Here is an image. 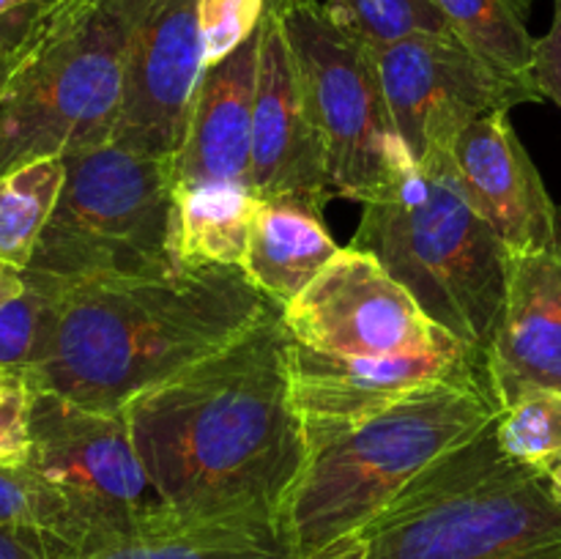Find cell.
Masks as SVG:
<instances>
[{"instance_id": "cell-1", "label": "cell", "mask_w": 561, "mask_h": 559, "mask_svg": "<svg viewBox=\"0 0 561 559\" xmlns=\"http://www.w3.org/2000/svg\"><path fill=\"white\" fill-rule=\"evenodd\" d=\"M131 444L179 524H283L307 460L294 338L274 305L217 354L137 395Z\"/></svg>"}, {"instance_id": "cell-2", "label": "cell", "mask_w": 561, "mask_h": 559, "mask_svg": "<svg viewBox=\"0 0 561 559\" xmlns=\"http://www.w3.org/2000/svg\"><path fill=\"white\" fill-rule=\"evenodd\" d=\"M272 307L239 266L60 285L31 376L44 392L118 414L146 389L222 351Z\"/></svg>"}, {"instance_id": "cell-3", "label": "cell", "mask_w": 561, "mask_h": 559, "mask_svg": "<svg viewBox=\"0 0 561 559\" xmlns=\"http://www.w3.org/2000/svg\"><path fill=\"white\" fill-rule=\"evenodd\" d=\"M351 247L376 258L436 327L488 354L507 305L510 252L466 197L449 148L409 162L362 203Z\"/></svg>"}, {"instance_id": "cell-4", "label": "cell", "mask_w": 561, "mask_h": 559, "mask_svg": "<svg viewBox=\"0 0 561 559\" xmlns=\"http://www.w3.org/2000/svg\"><path fill=\"white\" fill-rule=\"evenodd\" d=\"M488 381H458L414 395L376 417L307 436V460L283 510L299 559L354 537L422 471L493 425Z\"/></svg>"}, {"instance_id": "cell-5", "label": "cell", "mask_w": 561, "mask_h": 559, "mask_svg": "<svg viewBox=\"0 0 561 559\" xmlns=\"http://www.w3.org/2000/svg\"><path fill=\"white\" fill-rule=\"evenodd\" d=\"M496 425V422H493ZM488 425L359 532L365 559H561V499Z\"/></svg>"}, {"instance_id": "cell-6", "label": "cell", "mask_w": 561, "mask_h": 559, "mask_svg": "<svg viewBox=\"0 0 561 559\" xmlns=\"http://www.w3.org/2000/svg\"><path fill=\"white\" fill-rule=\"evenodd\" d=\"M164 3L49 0L0 102V175L110 142L135 38Z\"/></svg>"}, {"instance_id": "cell-7", "label": "cell", "mask_w": 561, "mask_h": 559, "mask_svg": "<svg viewBox=\"0 0 561 559\" xmlns=\"http://www.w3.org/2000/svg\"><path fill=\"white\" fill-rule=\"evenodd\" d=\"M58 206L27 269L60 285L170 277L175 258L173 159L104 142L66 153Z\"/></svg>"}, {"instance_id": "cell-8", "label": "cell", "mask_w": 561, "mask_h": 559, "mask_svg": "<svg viewBox=\"0 0 561 559\" xmlns=\"http://www.w3.org/2000/svg\"><path fill=\"white\" fill-rule=\"evenodd\" d=\"M283 20L312 121L327 148L332 195L370 201L414 159L389 115L376 55L334 25L323 0H268Z\"/></svg>"}, {"instance_id": "cell-9", "label": "cell", "mask_w": 561, "mask_h": 559, "mask_svg": "<svg viewBox=\"0 0 561 559\" xmlns=\"http://www.w3.org/2000/svg\"><path fill=\"white\" fill-rule=\"evenodd\" d=\"M31 466L69 510L77 554L179 524L153 488L124 411L85 409L38 389Z\"/></svg>"}, {"instance_id": "cell-10", "label": "cell", "mask_w": 561, "mask_h": 559, "mask_svg": "<svg viewBox=\"0 0 561 559\" xmlns=\"http://www.w3.org/2000/svg\"><path fill=\"white\" fill-rule=\"evenodd\" d=\"M373 55L392 124L414 162L453 148L482 115L542 102L531 82L493 69L455 33L411 36Z\"/></svg>"}, {"instance_id": "cell-11", "label": "cell", "mask_w": 561, "mask_h": 559, "mask_svg": "<svg viewBox=\"0 0 561 559\" xmlns=\"http://www.w3.org/2000/svg\"><path fill=\"white\" fill-rule=\"evenodd\" d=\"M279 312L296 345L332 360L427 354L458 340L436 327L376 258L356 247L340 250Z\"/></svg>"}, {"instance_id": "cell-12", "label": "cell", "mask_w": 561, "mask_h": 559, "mask_svg": "<svg viewBox=\"0 0 561 559\" xmlns=\"http://www.w3.org/2000/svg\"><path fill=\"white\" fill-rule=\"evenodd\" d=\"M458 381H488L485 356L460 340L427 354L383 360H332L294 343V392L307 436L354 425Z\"/></svg>"}, {"instance_id": "cell-13", "label": "cell", "mask_w": 561, "mask_h": 559, "mask_svg": "<svg viewBox=\"0 0 561 559\" xmlns=\"http://www.w3.org/2000/svg\"><path fill=\"white\" fill-rule=\"evenodd\" d=\"M250 190L261 201H296L323 208L332 197L327 148L312 121L283 20L268 3L261 22Z\"/></svg>"}, {"instance_id": "cell-14", "label": "cell", "mask_w": 561, "mask_h": 559, "mask_svg": "<svg viewBox=\"0 0 561 559\" xmlns=\"http://www.w3.org/2000/svg\"><path fill=\"white\" fill-rule=\"evenodd\" d=\"M203 69L197 0H168L135 38L110 142L146 157L173 159L190 126Z\"/></svg>"}, {"instance_id": "cell-15", "label": "cell", "mask_w": 561, "mask_h": 559, "mask_svg": "<svg viewBox=\"0 0 561 559\" xmlns=\"http://www.w3.org/2000/svg\"><path fill=\"white\" fill-rule=\"evenodd\" d=\"M466 197L510 258L561 244V206L551 197L510 113H488L466 126L449 148Z\"/></svg>"}, {"instance_id": "cell-16", "label": "cell", "mask_w": 561, "mask_h": 559, "mask_svg": "<svg viewBox=\"0 0 561 559\" xmlns=\"http://www.w3.org/2000/svg\"><path fill=\"white\" fill-rule=\"evenodd\" d=\"M499 411L531 389H561V244L510 258V288L485 354Z\"/></svg>"}, {"instance_id": "cell-17", "label": "cell", "mask_w": 561, "mask_h": 559, "mask_svg": "<svg viewBox=\"0 0 561 559\" xmlns=\"http://www.w3.org/2000/svg\"><path fill=\"white\" fill-rule=\"evenodd\" d=\"M261 31L236 53L203 69L184 142L173 157L175 184L250 186Z\"/></svg>"}, {"instance_id": "cell-18", "label": "cell", "mask_w": 561, "mask_h": 559, "mask_svg": "<svg viewBox=\"0 0 561 559\" xmlns=\"http://www.w3.org/2000/svg\"><path fill=\"white\" fill-rule=\"evenodd\" d=\"M340 250L343 247L334 244L321 223V208L296 201H257L241 272L268 301L285 307Z\"/></svg>"}, {"instance_id": "cell-19", "label": "cell", "mask_w": 561, "mask_h": 559, "mask_svg": "<svg viewBox=\"0 0 561 559\" xmlns=\"http://www.w3.org/2000/svg\"><path fill=\"white\" fill-rule=\"evenodd\" d=\"M261 197L244 184H175V258L184 272L239 266Z\"/></svg>"}, {"instance_id": "cell-20", "label": "cell", "mask_w": 561, "mask_h": 559, "mask_svg": "<svg viewBox=\"0 0 561 559\" xmlns=\"http://www.w3.org/2000/svg\"><path fill=\"white\" fill-rule=\"evenodd\" d=\"M71 559H299L283 524H170Z\"/></svg>"}, {"instance_id": "cell-21", "label": "cell", "mask_w": 561, "mask_h": 559, "mask_svg": "<svg viewBox=\"0 0 561 559\" xmlns=\"http://www.w3.org/2000/svg\"><path fill=\"white\" fill-rule=\"evenodd\" d=\"M455 36L482 60L513 80L531 82L535 42L529 31V0H433ZM537 88V85H535Z\"/></svg>"}, {"instance_id": "cell-22", "label": "cell", "mask_w": 561, "mask_h": 559, "mask_svg": "<svg viewBox=\"0 0 561 559\" xmlns=\"http://www.w3.org/2000/svg\"><path fill=\"white\" fill-rule=\"evenodd\" d=\"M64 181V157L27 159L0 175V261L27 269L58 206Z\"/></svg>"}, {"instance_id": "cell-23", "label": "cell", "mask_w": 561, "mask_h": 559, "mask_svg": "<svg viewBox=\"0 0 561 559\" xmlns=\"http://www.w3.org/2000/svg\"><path fill=\"white\" fill-rule=\"evenodd\" d=\"M323 9L334 25L365 44L370 53L411 36L453 33L433 0H323Z\"/></svg>"}, {"instance_id": "cell-24", "label": "cell", "mask_w": 561, "mask_h": 559, "mask_svg": "<svg viewBox=\"0 0 561 559\" xmlns=\"http://www.w3.org/2000/svg\"><path fill=\"white\" fill-rule=\"evenodd\" d=\"M496 442L504 455L537 471L561 458V389H531L499 411Z\"/></svg>"}, {"instance_id": "cell-25", "label": "cell", "mask_w": 561, "mask_h": 559, "mask_svg": "<svg viewBox=\"0 0 561 559\" xmlns=\"http://www.w3.org/2000/svg\"><path fill=\"white\" fill-rule=\"evenodd\" d=\"M60 283L25 269V288L0 307V367L33 370L53 329Z\"/></svg>"}, {"instance_id": "cell-26", "label": "cell", "mask_w": 561, "mask_h": 559, "mask_svg": "<svg viewBox=\"0 0 561 559\" xmlns=\"http://www.w3.org/2000/svg\"><path fill=\"white\" fill-rule=\"evenodd\" d=\"M0 526L36 529L53 537L64 559H71L77 554L69 510L31 466L0 464Z\"/></svg>"}, {"instance_id": "cell-27", "label": "cell", "mask_w": 561, "mask_h": 559, "mask_svg": "<svg viewBox=\"0 0 561 559\" xmlns=\"http://www.w3.org/2000/svg\"><path fill=\"white\" fill-rule=\"evenodd\" d=\"M266 9L268 0H197L206 66L219 64L255 36Z\"/></svg>"}, {"instance_id": "cell-28", "label": "cell", "mask_w": 561, "mask_h": 559, "mask_svg": "<svg viewBox=\"0 0 561 559\" xmlns=\"http://www.w3.org/2000/svg\"><path fill=\"white\" fill-rule=\"evenodd\" d=\"M38 387L31 370L0 367V464L27 466L33 447V406Z\"/></svg>"}, {"instance_id": "cell-29", "label": "cell", "mask_w": 561, "mask_h": 559, "mask_svg": "<svg viewBox=\"0 0 561 559\" xmlns=\"http://www.w3.org/2000/svg\"><path fill=\"white\" fill-rule=\"evenodd\" d=\"M47 5L49 0H31L9 14H0V102H3L16 69L22 66L27 47L33 44Z\"/></svg>"}, {"instance_id": "cell-30", "label": "cell", "mask_w": 561, "mask_h": 559, "mask_svg": "<svg viewBox=\"0 0 561 559\" xmlns=\"http://www.w3.org/2000/svg\"><path fill=\"white\" fill-rule=\"evenodd\" d=\"M553 16L546 36L535 42V66L531 77L542 99H551L561 110V0H551Z\"/></svg>"}, {"instance_id": "cell-31", "label": "cell", "mask_w": 561, "mask_h": 559, "mask_svg": "<svg viewBox=\"0 0 561 559\" xmlns=\"http://www.w3.org/2000/svg\"><path fill=\"white\" fill-rule=\"evenodd\" d=\"M0 559H64L58 543L36 529L0 526Z\"/></svg>"}, {"instance_id": "cell-32", "label": "cell", "mask_w": 561, "mask_h": 559, "mask_svg": "<svg viewBox=\"0 0 561 559\" xmlns=\"http://www.w3.org/2000/svg\"><path fill=\"white\" fill-rule=\"evenodd\" d=\"M22 288H25V269L0 261V307L22 294Z\"/></svg>"}, {"instance_id": "cell-33", "label": "cell", "mask_w": 561, "mask_h": 559, "mask_svg": "<svg viewBox=\"0 0 561 559\" xmlns=\"http://www.w3.org/2000/svg\"><path fill=\"white\" fill-rule=\"evenodd\" d=\"M312 559H365V554H362L359 535L345 537V540L334 543L332 548H327V551L316 554V557H312Z\"/></svg>"}, {"instance_id": "cell-34", "label": "cell", "mask_w": 561, "mask_h": 559, "mask_svg": "<svg viewBox=\"0 0 561 559\" xmlns=\"http://www.w3.org/2000/svg\"><path fill=\"white\" fill-rule=\"evenodd\" d=\"M548 480H551L553 491H557L559 499H561V458L551 466V469H548Z\"/></svg>"}, {"instance_id": "cell-35", "label": "cell", "mask_w": 561, "mask_h": 559, "mask_svg": "<svg viewBox=\"0 0 561 559\" xmlns=\"http://www.w3.org/2000/svg\"><path fill=\"white\" fill-rule=\"evenodd\" d=\"M25 3H31V0H0V14H9V11L20 9Z\"/></svg>"}]
</instances>
